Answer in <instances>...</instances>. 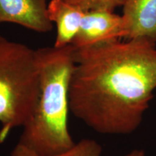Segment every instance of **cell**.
Segmentation results:
<instances>
[{
  "instance_id": "6da1fadb",
  "label": "cell",
  "mask_w": 156,
  "mask_h": 156,
  "mask_svg": "<svg viewBox=\"0 0 156 156\" xmlns=\"http://www.w3.org/2000/svg\"><path fill=\"white\" fill-rule=\"evenodd\" d=\"M70 112L98 133L139 127L156 90V44L119 40L75 47Z\"/></svg>"
},
{
  "instance_id": "7a4b0ae2",
  "label": "cell",
  "mask_w": 156,
  "mask_h": 156,
  "mask_svg": "<svg viewBox=\"0 0 156 156\" xmlns=\"http://www.w3.org/2000/svg\"><path fill=\"white\" fill-rule=\"evenodd\" d=\"M41 93L34 114L23 127L19 142L44 155L75 145L69 130V86L75 67V46L36 50Z\"/></svg>"
},
{
  "instance_id": "3957f363",
  "label": "cell",
  "mask_w": 156,
  "mask_h": 156,
  "mask_svg": "<svg viewBox=\"0 0 156 156\" xmlns=\"http://www.w3.org/2000/svg\"><path fill=\"white\" fill-rule=\"evenodd\" d=\"M40 93L36 50L0 34V143L30 121Z\"/></svg>"
},
{
  "instance_id": "277c9868",
  "label": "cell",
  "mask_w": 156,
  "mask_h": 156,
  "mask_svg": "<svg viewBox=\"0 0 156 156\" xmlns=\"http://www.w3.org/2000/svg\"><path fill=\"white\" fill-rule=\"evenodd\" d=\"M124 24L122 15L114 12L85 11L82 23L71 45L77 48L89 47L124 38Z\"/></svg>"
},
{
  "instance_id": "5b68a950",
  "label": "cell",
  "mask_w": 156,
  "mask_h": 156,
  "mask_svg": "<svg viewBox=\"0 0 156 156\" xmlns=\"http://www.w3.org/2000/svg\"><path fill=\"white\" fill-rule=\"evenodd\" d=\"M48 0H0V23H15L38 33L53 28Z\"/></svg>"
},
{
  "instance_id": "8992f818",
  "label": "cell",
  "mask_w": 156,
  "mask_h": 156,
  "mask_svg": "<svg viewBox=\"0 0 156 156\" xmlns=\"http://www.w3.org/2000/svg\"><path fill=\"white\" fill-rule=\"evenodd\" d=\"M124 38L156 44V0H126L123 5Z\"/></svg>"
},
{
  "instance_id": "52a82bcc",
  "label": "cell",
  "mask_w": 156,
  "mask_h": 156,
  "mask_svg": "<svg viewBox=\"0 0 156 156\" xmlns=\"http://www.w3.org/2000/svg\"><path fill=\"white\" fill-rule=\"evenodd\" d=\"M85 11L65 0H51L48 5V18L56 26L54 46L62 48L71 45L77 35Z\"/></svg>"
},
{
  "instance_id": "ba28073f",
  "label": "cell",
  "mask_w": 156,
  "mask_h": 156,
  "mask_svg": "<svg viewBox=\"0 0 156 156\" xmlns=\"http://www.w3.org/2000/svg\"><path fill=\"white\" fill-rule=\"evenodd\" d=\"M102 147L94 140L83 139L67 151L50 155L37 153L23 144L18 142L9 156H101Z\"/></svg>"
},
{
  "instance_id": "9c48e42d",
  "label": "cell",
  "mask_w": 156,
  "mask_h": 156,
  "mask_svg": "<svg viewBox=\"0 0 156 156\" xmlns=\"http://www.w3.org/2000/svg\"><path fill=\"white\" fill-rule=\"evenodd\" d=\"M68 3L80 7L83 11L102 10L114 12L123 7L126 0H65Z\"/></svg>"
},
{
  "instance_id": "30bf717a",
  "label": "cell",
  "mask_w": 156,
  "mask_h": 156,
  "mask_svg": "<svg viewBox=\"0 0 156 156\" xmlns=\"http://www.w3.org/2000/svg\"><path fill=\"white\" fill-rule=\"evenodd\" d=\"M122 156H145V153L143 150L135 149V150H133V151H130L129 153L126 154V155H122Z\"/></svg>"
}]
</instances>
